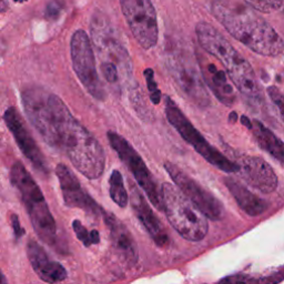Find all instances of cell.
<instances>
[{
    "instance_id": "6da1fadb",
    "label": "cell",
    "mask_w": 284,
    "mask_h": 284,
    "mask_svg": "<svg viewBox=\"0 0 284 284\" xmlns=\"http://www.w3.org/2000/svg\"><path fill=\"white\" fill-rule=\"evenodd\" d=\"M22 103L29 122L50 148L66 155L87 179L94 180L103 175L106 154L102 146L57 94L29 86L22 91Z\"/></svg>"
},
{
    "instance_id": "7a4b0ae2",
    "label": "cell",
    "mask_w": 284,
    "mask_h": 284,
    "mask_svg": "<svg viewBox=\"0 0 284 284\" xmlns=\"http://www.w3.org/2000/svg\"><path fill=\"white\" fill-rule=\"evenodd\" d=\"M257 10L232 0H213L211 13L225 30L257 55L277 57L284 54V41Z\"/></svg>"
},
{
    "instance_id": "3957f363",
    "label": "cell",
    "mask_w": 284,
    "mask_h": 284,
    "mask_svg": "<svg viewBox=\"0 0 284 284\" xmlns=\"http://www.w3.org/2000/svg\"><path fill=\"white\" fill-rule=\"evenodd\" d=\"M196 35L201 48L224 67L236 89L246 98L261 100L262 92L253 68L229 40L206 22L196 26Z\"/></svg>"
},
{
    "instance_id": "277c9868",
    "label": "cell",
    "mask_w": 284,
    "mask_h": 284,
    "mask_svg": "<svg viewBox=\"0 0 284 284\" xmlns=\"http://www.w3.org/2000/svg\"><path fill=\"white\" fill-rule=\"evenodd\" d=\"M10 181L20 193L29 219L38 238L46 244L55 246L58 241V229L48 204L34 178L22 162H15L10 169Z\"/></svg>"
},
{
    "instance_id": "5b68a950",
    "label": "cell",
    "mask_w": 284,
    "mask_h": 284,
    "mask_svg": "<svg viewBox=\"0 0 284 284\" xmlns=\"http://www.w3.org/2000/svg\"><path fill=\"white\" fill-rule=\"evenodd\" d=\"M160 189L162 210L172 228L188 241L199 242L206 238L209 231L206 215L180 189L171 183L165 182Z\"/></svg>"
},
{
    "instance_id": "8992f818",
    "label": "cell",
    "mask_w": 284,
    "mask_h": 284,
    "mask_svg": "<svg viewBox=\"0 0 284 284\" xmlns=\"http://www.w3.org/2000/svg\"><path fill=\"white\" fill-rule=\"evenodd\" d=\"M166 115L171 125L185 139L198 154L204 158L210 165L227 173L239 172L240 166L229 160L227 157L211 146L206 138L193 127L186 114L177 106V103L169 97L166 98Z\"/></svg>"
},
{
    "instance_id": "52a82bcc",
    "label": "cell",
    "mask_w": 284,
    "mask_h": 284,
    "mask_svg": "<svg viewBox=\"0 0 284 284\" xmlns=\"http://www.w3.org/2000/svg\"><path fill=\"white\" fill-rule=\"evenodd\" d=\"M70 56L73 70L86 90L100 101L106 99L107 93L97 71L96 57L85 30L79 29L73 33L70 40Z\"/></svg>"
},
{
    "instance_id": "ba28073f",
    "label": "cell",
    "mask_w": 284,
    "mask_h": 284,
    "mask_svg": "<svg viewBox=\"0 0 284 284\" xmlns=\"http://www.w3.org/2000/svg\"><path fill=\"white\" fill-rule=\"evenodd\" d=\"M120 7L136 43L146 50L156 47L159 27L151 0H120Z\"/></svg>"
},
{
    "instance_id": "9c48e42d",
    "label": "cell",
    "mask_w": 284,
    "mask_h": 284,
    "mask_svg": "<svg viewBox=\"0 0 284 284\" xmlns=\"http://www.w3.org/2000/svg\"><path fill=\"white\" fill-rule=\"evenodd\" d=\"M107 136L111 148L117 152L120 159L134 176L135 181L148 196L150 202L158 210H162L161 189L159 190L158 183L148 169V167L145 164L144 159L123 136H121L114 131H108Z\"/></svg>"
},
{
    "instance_id": "30bf717a",
    "label": "cell",
    "mask_w": 284,
    "mask_h": 284,
    "mask_svg": "<svg viewBox=\"0 0 284 284\" xmlns=\"http://www.w3.org/2000/svg\"><path fill=\"white\" fill-rule=\"evenodd\" d=\"M90 30L101 64L117 66L121 77L131 76V60L128 51L106 19L98 15L94 16L90 24Z\"/></svg>"
},
{
    "instance_id": "8fae6325",
    "label": "cell",
    "mask_w": 284,
    "mask_h": 284,
    "mask_svg": "<svg viewBox=\"0 0 284 284\" xmlns=\"http://www.w3.org/2000/svg\"><path fill=\"white\" fill-rule=\"evenodd\" d=\"M194 62L188 55L176 54L168 57L167 67L179 88L197 106L204 108L210 104V97L204 80Z\"/></svg>"
},
{
    "instance_id": "7c38bea8",
    "label": "cell",
    "mask_w": 284,
    "mask_h": 284,
    "mask_svg": "<svg viewBox=\"0 0 284 284\" xmlns=\"http://www.w3.org/2000/svg\"><path fill=\"white\" fill-rule=\"evenodd\" d=\"M166 171L169 173L176 186L191 200L192 203L210 220L219 221L223 218V204L213 194L202 187L180 168L172 162H166Z\"/></svg>"
},
{
    "instance_id": "4fadbf2b",
    "label": "cell",
    "mask_w": 284,
    "mask_h": 284,
    "mask_svg": "<svg viewBox=\"0 0 284 284\" xmlns=\"http://www.w3.org/2000/svg\"><path fill=\"white\" fill-rule=\"evenodd\" d=\"M4 120L7 124V128L13 133L23 155L27 158L30 164L39 172L43 173V175H48L49 169L46 162V158L39 149V147L37 146L33 135L26 128L24 120L17 112V110L14 107L7 108L4 113Z\"/></svg>"
},
{
    "instance_id": "5bb4252c",
    "label": "cell",
    "mask_w": 284,
    "mask_h": 284,
    "mask_svg": "<svg viewBox=\"0 0 284 284\" xmlns=\"http://www.w3.org/2000/svg\"><path fill=\"white\" fill-rule=\"evenodd\" d=\"M56 175L58 177V181L60 183L62 198H64L67 207L82 209L87 213L96 215V217L100 212L103 211L94 202V200L83 190L75 173L66 165H58L56 167Z\"/></svg>"
},
{
    "instance_id": "9a60e30c",
    "label": "cell",
    "mask_w": 284,
    "mask_h": 284,
    "mask_svg": "<svg viewBox=\"0 0 284 284\" xmlns=\"http://www.w3.org/2000/svg\"><path fill=\"white\" fill-rule=\"evenodd\" d=\"M197 60L203 80L215 98L225 106H233L236 101V93L228 72L219 68L214 61L201 52L197 54Z\"/></svg>"
},
{
    "instance_id": "2e32d148",
    "label": "cell",
    "mask_w": 284,
    "mask_h": 284,
    "mask_svg": "<svg viewBox=\"0 0 284 284\" xmlns=\"http://www.w3.org/2000/svg\"><path fill=\"white\" fill-rule=\"evenodd\" d=\"M239 173L242 179L262 193H271L277 187V177L272 167L259 157H243Z\"/></svg>"
},
{
    "instance_id": "e0dca14e",
    "label": "cell",
    "mask_w": 284,
    "mask_h": 284,
    "mask_svg": "<svg viewBox=\"0 0 284 284\" xmlns=\"http://www.w3.org/2000/svg\"><path fill=\"white\" fill-rule=\"evenodd\" d=\"M102 215L104 223L110 231V238H111V243L115 253L125 264L130 266L135 265L139 259V252L130 231L112 213L102 211Z\"/></svg>"
},
{
    "instance_id": "ac0fdd59",
    "label": "cell",
    "mask_w": 284,
    "mask_h": 284,
    "mask_svg": "<svg viewBox=\"0 0 284 284\" xmlns=\"http://www.w3.org/2000/svg\"><path fill=\"white\" fill-rule=\"evenodd\" d=\"M130 202L134 210L136 218L144 225L147 232L155 241L157 245L161 248H166L169 244V236H168L166 229L162 223L157 218V215L152 211L148 201L142 196L141 191L135 186L130 187Z\"/></svg>"
},
{
    "instance_id": "d6986e66",
    "label": "cell",
    "mask_w": 284,
    "mask_h": 284,
    "mask_svg": "<svg viewBox=\"0 0 284 284\" xmlns=\"http://www.w3.org/2000/svg\"><path fill=\"white\" fill-rule=\"evenodd\" d=\"M27 254L34 271L41 280L48 283L62 282L67 278V270L59 262L52 261L43 246L34 240H29Z\"/></svg>"
},
{
    "instance_id": "ffe728a7",
    "label": "cell",
    "mask_w": 284,
    "mask_h": 284,
    "mask_svg": "<svg viewBox=\"0 0 284 284\" xmlns=\"http://www.w3.org/2000/svg\"><path fill=\"white\" fill-rule=\"evenodd\" d=\"M223 181L225 187L228 188V190L233 196L236 203H238V206L246 214L251 215V217H256V215H260L266 211V209L269 208V203L265 200L255 196L249 189L242 186L240 182L234 180V179L224 178Z\"/></svg>"
},
{
    "instance_id": "44dd1931",
    "label": "cell",
    "mask_w": 284,
    "mask_h": 284,
    "mask_svg": "<svg viewBox=\"0 0 284 284\" xmlns=\"http://www.w3.org/2000/svg\"><path fill=\"white\" fill-rule=\"evenodd\" d=\"M252 132L257 145L274 159L284 164V142L259 120L252 121Z\"/></svg>"
},
{
    "instance_id": "7402d4cb",
    "label": "cell",
    "mask_w": 284,
    "mask_h": 284,
    "mask_svg": "<svg viewBox=\"0 0 284 284\" xmlns=\"http://www.w3.org/2000/svg\"><path fill=\"white\" fill-rule=\"evenodd\" d=\"M109 192L112 201L120 208H125L129 202V196L124 188L122 175L118 171H112L109 179Z\"/></svg>"
},
{
    "instance_id": "603a6c76",
    "label": "cell",
    "mask_w": 284,
    "mask_h": 284,
    "mask_svg": "<svg viewBox=\"0 0 284 284\" xmlns=\"http://www.w3.org/2000/svg\"><path fill=\"white\" fill-rule=\"evenodd\" d=\"M72 228L79 241H81L83 245L87 246V248H89V246H91L93 244L99 243L100 235L97 230H92L91 232H89L85 225H83L81 222H79L78 220L73 221Z\"/></svg>"
},
{
    "instance_id": "cb8c5ba5",
    "label": "cell",
    "mask_w": 284,
    "mask_h": 284,
    "mask_svg": "<svg viewBox=\"0 0 284 284\" xmlns=\"http://www.w3.org/2000/svg\"><path fill=\"white\" fill-rule=\"evenodd\" d=\"M243 2L260 13L275 12L283 5V0H243Z\"/></svg>"
},
{
    "instance_id": "d4e9b609",
    "label": "cell",
    "mask_w": 284,
    "mask_h": 284,
    "mask_svg": "<svg viewBox=\"0 0 284 284\" xmlns=\"http://www.w3.org/2000/svg\"><path fill=\"white\" fill-rule=\"evenodd\" d=\"M145 77L147 80V86H148V90L150 92V99L155 104H158L161 100V92L158 88V83L155 79V72L150 68L145 70Z\"/></svg>"
},
{
    "instance_id": "484cf974",
    "label": "cell",
    "mask_w": 284,
    "mask_h": 284,
    "mask_svg": "<svg viewBox=\"0 0 284 284\" xmlns=\"http://www.w3.org/2000/svg\"><path fill=\"white\" fill-rule=\"evenodd\" d=\"M64 8V0H50L45 9V17L49 20H56L60 17Z\"/></svg>"
},
{
    "instance_id": "4316f807",
    "label": "cell",
    "mask_w": 284,
    "mask_h": 284,
    "mask_svg": "<svg viewBox=\"0 0 284 284\" xmlns=\"http://www.w3.org/2000/svg\"><path fill=\"white\" fill-rule=\"evenodd\" d=\"M266 91H267V94L270 96L272 101L274 102L275 106L278 108V110H280L281 117H282V120L284 122V93L278 90V89L274 86L267 88Z\"/></svg>"
},
{
    "instance_id": "83f0119b",
    "label": "cell",
    "mask_w": 284,
    "mask_h": 284,
    "mask_svg": "<svg viewBox=\"0 0 284 284\" xmlns=\"http://www.w3.org/2000/svg\"><path fill=\"white\" fill-rule=\"evenodd\" d=\"M10 221H12V227L14 229V233H15L16 239H20L25 234V230H24L22 225H20V221H19L18 215L13 213L12 215H10Z\"/></svg>"
},
{
    "instance_id": "f1b7e54d",
    "label": "cell",
    "mask_w": 284,
    "mask_h": 284,
    "mask_svg": "<svg viewBox=\"0 0 284 284\" xmlns=\"http://www.w3.org/2000/svg\"><path fill=\"white\" fill-rule=\"evenodd\" d=\"M284 280V266L281 267V270H278L275 272L274 274H272L270 276L260 278V282H266V283H278Z\"/></svg>"
},
{
    "instance_id": "f546056e",
    "label": "cell",
    "mask_w": 284,
    "mask_h": 284,
    "mask_svg": "<svg viewBox=\"0 0 284 284\" xmlns=\"http://www.w3.org/2000/svg\"><path fill=\"white\" fill-rule=\"evenodd\" d=\"M241 122H242V124L245 125V127L248 129H250V130L252 129V121L248 117H246V115H242Z\"/></svg>"
},
{
    "instance_id": "4dcf8cb0",
    "label": "cell",
    "mask_w": 284,
    "mask_h": 284,
    "mask_svg": "<svg viewBox=\"0 0 284 284\" xmlns=\"http://www.w3.org/2000/svg\"><path fill=\"white\" fill-rule=\"evenodd\" d=\"M229 120L231 121V122H235V121L238 120V114H236V112H231Z\"/></svg>"
},
{
    "instance_id": "1f68e13d",
    "label": "cell",
    "mask_w": 284,
    "mask_h": 284,
    "mask_svg": "<svg viewBox=\"0 0 284 284\" xmlns=\"http://www.w3.org/2000/svg\"><path fill=\"white\" fill-rule=\"evenodd\" d=\"M14 2H16V3H22V2H24V0H14Z\"/></svg>"
}]
</instances>
